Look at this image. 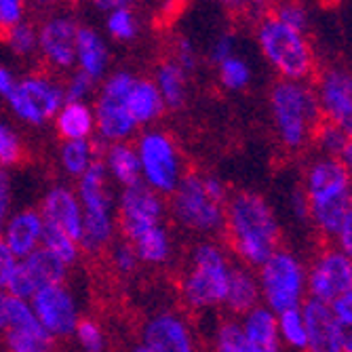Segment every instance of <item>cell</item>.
Listing matches in <instances>:
<instances>
[{"instance_id":"1f68e13d","label":"cell","mask_w":352,"mask_h":352,"mask_svg":"<svg viewBox=\"0 0 352 352\" xmlns=\"http://www.w3.org/2000/svg\"><path fill=\"white\" fill-rule=\"evenodd\" d=\"M276 327L283 348H289L294 352H304L308 344V331L302 308H292L276 314Z\"/></svg>"},{"instance_id":"9c48e42d","label":"cell","mask_w":352,"mask_h":352,"mask_svg":"<svg viewBox=\"0 0 352 352\" xmlns=\"http://www.w3.org/2000/svg\"><path fill=\"white\" fill-rule=\"evenodd\" d=\"M260 283L262 306L280 314L292 308H302L308 300L306 262L292 249L280 247L255 270Z\"/></svg>"},{"instance_id":"52a82bcc","label":"cell","mask_w":352,"mask_h":352,"mask_svg":"<svg viewBox=\"0 0 352 352\" xmlns=\"http://www.w3.org/2000/svg\"><path fill=\"white\" fill-rule=\"evenodd\" d=\"M74 190L82 207L80 249L87 253H100L114 243L118 228L112 184L100 161L76 182Z\"/></svg>"},{"instance_id":"277c9868","label":"cell","mask_w":352,"mask_h":352,"mask_svg":"<svg viewBox=\"0 0 352 352\" xmlns=\"http://www.w3.org/2000/svg\"><path fill=\"white\" fill-rule=\"evenodd\" d=\"M228 249L215 239H201L190 247L179 276V296L190 310L207 312L223 306L232 272Z\"/></svg>"},{"instance_id":"8992f818","label":"cell","mask_w":352,"mask_h":352,"mask_svg":"<svg viewBox=\"0 0 352 352\" xmlns=\"http://www.w3.org/2000/svg\"><path fill=\"white\" fill-rule=\"evenodd\" d=\"M255 41L268 66L278 74V80L308 82L316 70V55L308 34L287 28L272 15L260 19Z\"/></svg>"},{"instance_id":"ac0fdd59","label":"cell","mask_w":352,"mask_h":352,"mask_svg":"<svg viewBox=\"0 0 352 352\" xmlns=\"http://www.w3.org/2000/svg\"><path fill=\"white\" fill-rule=\"evenodd\" d=\"M142 346L148 352H199L195 329L175 310H158L142 327Z\"/></svg>"},{"instance_id":"f6af8a7d","label":"cell","mask_w":352,"mask_h":352,"mask_svg":"<svg viewBox=\"0 0 352 352\" xmlns=\"http://www.w3.org/2000/svg\"><path fill=\"white\" fill-rule=\"evenodd\" d=\"M13 213V190H11V179L9 173L0 167V232H3L7 219Z\"/></svg>"},{"instance_id":"b9f144b4","label":"cell","mask_w":352,"mask_h":352,"mask_svg":"<svg viewBox=\"0 0 352 352\" xmlns=\"http://www.w3.org/2000/svg\"><path fill=\"white\" fill-rule=\"evenodd\" d=\"M110 264L118 274H133L140 266L138 253L135 249L126 243V241H118L110 245Z\"/></svg>"},{"instance_id":"7a4b0ae2","label":"cell","mask_w":352,"mask_h":352,"mask_svg":"<svg viewBox=\"0 0 352 352\" xmlns=\"http://www.w3.org/2000/svg\"><path fill=\"white\" fill-rule=\"evenodd\" d=\"M300 190L308 203V221L327 245H333L352 197V184L340 158L314 152L304 167Z\"/></svg>"},{"instance_id":"c3c4849f","label":"cell","mask_w":352,"mask_h":352,"mask_svg":"<svg viewBox=\"0 0 352 352\" xmlns=\"http://www.w3.org/2000/svg\"><path fill=\"white\" fill-rule=\"evenodd\" d=\"M340 251H344L348 258H352V197H350V205H348V211H346V217H344V223H342V230L333 243Z\"/></svg>"},{"instance_id":"e0dca14e","label":"cell","mask_w":352,"mask_h":352,"mask_svg":"<svg viewBox=\"0 0 352 352\" xmlns=\"http://www.w3.org/2000/svg\"><path fill=\"white\" fill-rule=\"evenodd\" d=\"M3 350L5 352H57V340H53L38 325L30 302L9 296V314H7V329L3 331Z\"/></svg>"},{"instance_id":"8d00e7d4","label":"cell","mask_w":352,"mask_h":352,"mask_svg":"<svg viewBox=\"0 0 352 352\" xmlns=\"http://www.w3.org/2000/svg\"><path fill=\"white\" fill-rule=\"evenodd\" d=\"M213 352H253L239 318H226L213 331Z\"/></svg>"},{"instance_id":"60d3db41","label":"cell","mask_w":352,"mask_h":352,"mask_svg":"<svg viewBox=\"0 0 352 352\" xmlns=\"http://www.w3.org/2000/svg\"><path fill=\"white\" fill-rule=\"evenodd\" d=\"M61 87H63V100L78 102V104H89V100L98 91V82H93L89 76L80 74L78 70H74Z\"/></svg>"},{"instance_id":"4dcf8cb0","label":"cell","mask_w":352,"mask_h":352,"mask_svg":"<svg viewBox=\"0 0 352 352\" xmlns=\"http://www.w3.org/2000/svg\"><path fill=\"white\" fill-rule=\"evenodd\" d=\"M104 28L106 34L116 43H133L142 32L140 15L126 3H116V7L106 13Z\"/></svg>"},{"instance_id":"ee69618b","label":"cell","mask_w":352,"mask_h":352,"mask_svg":"<svg viewBox=\"0 0 352 352\" xmlns=\"http://www.w3.org/2000/svg\"><path fill=\"white\" fill-rule=\"evenodd\" d=\"M171 59L177 63L182 70H186L190 74L199 66V53H197L195 43H192L190 38H186V36H182L173 47V57Z\"/></svg>"},{"instance_id":"6da1fadb","label":"cell","mask_w":352,"mask_h":352,"mask_svg":"<svg viewBox=\"0 0 352 352\" xmlns=\"http://www.w3.org/2000/svg\"><path fill=\"white\" fill-rule=\"evenodd\" d=\"M223 232L239 262L253 270H258L280 249V221L272 205L258 192L241 190L230 195L223 217Z\"/></svg>"},{"instance_id":"9f6ffc18","label":"cell","mask_w":352,"mask_h":352,"mask_svg":"<svg viewBox=\"0 0 352 352\" xmlns=\"http://www.w3.org/2000/svg\"><path fill=\"white\" fill-rule=\"evenodd\" d=\"M0 352H5V350H3V348H0Z\"/></svg>"},{"instance_id":"7bdbcfd3","label":"cell","mask_w":352,"mask_h":352,"mask_svg":"<svg viewBox=\"0 0 352 352\" xmlns=\"http://www.w3.org/2000/svg\"><path fill=\"white\" fill-rule=\"evenodd\" d=\"M25 21V5L21 0H0V32L17 28Z\"/></svg>"},{"instance_id":"816d5d0a","label":"cell","mask_w":352,"mask_h":352,"mask_svg":"<svg viewBox=\"0 0 352 352\" xmlns=\"http://www.w3.org/2000/svg\"><path fill=\"white\" fill-rule=\"evenodd\" d=\"M340 163H342V167H344V171H346V175H348V179L352 184V140L348 142V146L340 154Z\"/></svg>"},{"instance_id":"74e56055","label":"cell","mask_w":352,"mask_h":352,"mask_svg":"<svg viewBox=\"0 0 352 352\" xmlns=\"http://www.w3.org/2000/svg\"><path fill=\"white\" fill-rule=\"evenodd\" d=\"M5 38H7L9 51L19 59H30L38 53V30L34 23H30V21L19 23L17 28L7 32Z\"/></svg>"},{"instance_id":"2e32d148","label":"cell","mask_w":352,"mask_h":352,"mask_svg":"<svg viewBox=\"0 0 352 352\" xmlns=\"http://www.w3.org/2000/svg\"><path fill=\"white\" fill-rule=\"evenodd\" d=\"M68 272L70 270L63 264H59L53 255H49L45 249H38L32 255H28V258L17 260V266L9 278L5 294L17 300L30 302L43 287L66 283Z\"/></svg>"},{"instance_id":"5bb4252c","label":"cell","mask_w":352,"mask_h":352,"mask_svg":"<svg viewBox=\"0 0 352 352\" xmlns=\"http://www.w3.org/2000/svg\"><path fill=\"white\" fill-rule=\"evenodd\" d=\"M32 312H34L38 325L53 338L66 340L72 338L78 321H80V304L74 289L68 283H57L43 287L30 300Z\"/></svg>"},{"instance_id":"603a6c76","label":"cell","mask_w":352,"mask_h":352,"mask_svg":"<svg viewBox=\"0 0 352 352\" xmlns=\"http://www.w3.org/2000/svg\"><path fill=\"white\" fill-rule=\"evenodd\" d=\"M110 47L100 30L80 25L76 38V63L74 68L89 76L93 82H102L110 74Z\"/></svg>"},{"instance_id":"d4e9b609","label":"cell","mask_w":352,"mask_h":352,"mask_svg":"<svg viewBox=\"0 0 352 352\" xmlns=\"http://www.w3.org/2000/svg\"><path fill=\"white\" fill-rule=\"evenodd\" d=\"M262 304V294H260V283L258 274L253 268L234 264L230 272V280L226 287V298H223V306L228 312L243 316L249 310L258 308Z\"/></svg>"},{"instance_id":"f907efd6","label":"cell","mask_w":352,"mask_h":352,"mask_svg":"<svg viewBox=\"0 0 352 352\" xmlns=\"http://www.w3.org/2000/svg\"><path fill=\"white\" fill-rule=\"evenodd\" d=\"M292 213L298 219H308V203H306V197H304L302 190L294 192V197H292Z\"/></svg>"},{"instance_id":"7dc6e473","label":"cell","mask_w":352,"mask_h":352,"mask_svg":"<svg viewBox=\"0 0 352 352\" xmlns=\"http://www.w3.org/2000/svg\"><path fill=\"white\" fill-rule=\"evenodd\" d=\"M15 266H17V258L9 251V247L3 243V239H0V292L7 289Z\"/></svg>"},{"instance_id":"836d02e7","label":"cell","mask_w":352,"mask_h":352,"mask_svg":"<svg viewBox=\"0 0 352 352\" xmlns=\"http://www.w3.org/2000/svg\"><path fill=\"white\" fill-rule=\"evenodd\" d=\"M251 78H253V72H251L249 61L239 53L228 57L226 61H221L217 66V80L226 91H232V93L245 91L251 85Z\"/></svg>"},{"instance_id":"db71d44e","label":"cell","mask_w":352,"mask_h":352,"mask_svg":"<svg viewBox=\"0 0 352 352\" xmlns=\"http://www.w3.org/2000/svg\"><path fill=\"white\" fill-rule=\"evenodd\" d=\"M131 352H148V350H146V348H144V346L140 344V346H135V348H133Z\"/></svg>"},{"instance_id":"e575fe53","label":"cell","mask_w":352,"mask_h":352,"mask_svg":"<svg viewBox=\"0 0 352 352\" xmlns=\"http://www.w3.org/2000/svg\"><path fill=\"white\" fill-rule=\"evenodd\" d=\"M23 154L25 146L19 129L9 120H0V167L5 171L17 167L23 161Z\"/></svg>"},{"instance_id":"7c38bea8","label":"cell","mask_w":352,"mask_h":352,"mask_svg":"<svg viewBox=\"0 0 352 352\" xmlns=\"http://www.w3.org/2000/svg\"><path fill=\"white\" fill-rule=\"evenodd\" d=\"M167 205L161 195H156L144 184L126 188L116 201V223L126 243L165 228Z\"/></svg>"},{"instance_id":"f1b7e54d","label":"cell","mask_w":352,"mask_h":352,"mask_svg":"<svg viewBox=\"0 0 352 352\" xmlns=\"http://www.w3.org/2000/svg\"><path fill=\"white\" fill-rule=\"evenodd\" d=\"M152 82L161 95L165 110H182L188 102V72L173 59H165L156 66Z\"/></svg>"},{"instance_id":"f5cc1de1","label":"cell","mask_w":352,"mask_h":352,"mask_svg":"<svg viewBox=\"0 0 352 352\" xmlns=\"http://www.w3.org/2000/svg\"><path fill=\"white\" fill-rule=\"evenodd\" d=\"M7 314H9V296L0 292V333L7 329Z\"/></svg>"},{"instance_id":"d6a6232c","label":"cell","mask_w":352,"mask_h":352,"mask_svg":"<svg viewBox=\"0 0 352 352\" xmlns=\"http://www.w3.org/2000/svg\"><path fill=\"white\" fill-rule=\"evenodd\" d=\"M49 255H53V258L63 264L68 270L72 266H76V262L80 260V243L68 234H63L59 230H53V228H47L45 230V239H43V247Z\"/></svg>"},{"instance_id":"f35d334b","label":"cell","mask_w":352,"mask_h":352,"mask_svg":"<svg viewBox=\"0 0 352 352\" xmlns=\"http://www.w3.org/2000/svg\"><path fill=\"white\" fill-rule=\"evenodd\" d=\"M72 338L80 352H106L108 350L106 331L95 318H80Z\"/></svg>"},{"instance_id":"4316f807","label":"cell","mask_w":352,"mask_h":352,"mask_svg":"<svg viewBox=\"0 0 352 352\" xmlns=\"http://www.w3.org/2000/svg\"><path fill=\"white\" fill-rule=\"evenodd\" d=\"M126 110H129L138 129H150V126L163 116L165 104L158 95L152 78L135 76L129 95H126Z\"/></svg>"},{"instance_id":"ffe728a7","label":"cell","mask_w":352,"mask_h":352,"mask_svg":"<svg viewBox=\"0 0 352 352\" xmlns=\"http://www.w3.org/2000/svg\"><path fill=\"white\" fill-rule=\"evenodd\" d=\"M45 226L59 230L76 241L82 232V207L76 197V190L66 184H53L41 199L38 207Z\"/></svg>"},{"instance_id":"4fadbf2b","label":"cell","mask_w":352,"mask_h":352,"mask_svg":"<svg viewBox=\"0 0 352 352\" xmlns=\"http://www.w3.org/2000/svg\"><path fill=\"white\" fill-rule=\"evenodd\" d=\"M352 289V258L336 245L321 247L306 264L308 300L331 306L340 296Z\"/></svg>"},{"instance_id":"7402d4cb","label":"cell","mask_w":352,"mask_h":352,"mask_svg":"<svg viewBox=\"0 0 352 352\" xmlns=\"http://www.w3.org/2000/svg\"><path fill=\"white\" fill-rule=\"evenodd\" d=\"M302 314L308 331V344L304 352H344L342 331L331 312V306L306 300L302 304Z\"/></svg>"},{"instance_id":"11a10c76","label":"cell","mask_w":352,"mask_h":352,"mask_svg":"<svg viewBox=\"0 0 352 352\" xmlns=\"http://www.w3.org/2000/svg\"><path fill=\"white\" fill-rule=\"evenodd\" d=\"M346 133H348V138L352 140V122H350V124L346 126Z\"/></svg>"},{"instance_id":"30bf717a","label":"cell","mask_w":352,"mask_h":352,"mask_svg":"<svg viewBox=\"0 0 352 352\" xmlns=\"http://www.w3.org/2000/svg\"><path fill=\"white\" fill-rule=\"evenodd\" d=\"M135 76L138 74L131 70H114L102 80L98 89V98H95L93 106L95 133L108 146L129 142L140 131L129 110H126V95H129Z\"/></svg>"},{"instance_id":"bcb514c9","label":"cell","mask_w":352,"mask_h":352,"mask_svg":"<svg viewBox=\"0 0 352 352\" xmlns=\"http://www.w3.org/2000/svg\"><path fill=\"white\" fill-rule=\"evenodd\" d=\"M234 47H236V38L232 34H219L213 41V45L209 47V59L215 63V66H219L221 61H226L228 57L236 55Z\"/></svg>"},{"instance_id":"3957f363","label":"cell","mask_w":352,"mask_h":352,"mask_svg":"<svg viewBox=\"0 0 352 352\" xmlns=\"http://www.w3.org/2000/svg\"><path fill=\"white\" fill-rule=\"evenodd\" d=\"M230 199L228 186L211 173H186L173 190L169 209L179 228L211 239L223 230V217Z\"/></svg>"},{"instance_id":"cb8c5ba5","label":"cell","mask_w":352,"mask_h":352,"mask_svg":"<svg viewBox=\"0 0 352 352\" xmlns=\"http://www.w3.org/2000/svg\"><path fill=\"white\" fill-rule=\"evenodd\" d=\"M241 329L253 352H283V344L278 338L276 314L266 306H258L239 318Z\"/></svg>"},{"instance_id":"ba28073f","label":"cell","mask_w":352,"mask_h":352,"mask_svg":"<svg viewBox=\"0 0 352 352\" xmlns=\"http://www.w3.org/2000/svg\"><path fill=\"white\" fill-rule=\"evenodd\" d=\"M140 177L146 188L161 197H171L186 177V163L175 138L158 126L144 129L135 140Z\"/></svg>"},{"instance_id":"44dd1931","label":"cell","mask_w":352,"mask_h":352,"mask_svg":"<svg viewBox=\"0 0 352 352\" xmlns=\"http://www.w3.org/2000/svg\"><path fill=\"white\" fill-rule=\"evenodd\" d=\"M45 230L47 226L41 211L36 207H23L13 209L3 232H0V239L17 260H23L43 247Z\"/></svg>"},{"instance_id":"83f0119b","label":"cell","mask_w":352,"mask_h":352,"mask_svg":"<svg viewBox=\"0 0 352 352\" xmlns=\"http://www.w3.org/2000/svg\"><path fill=\"white\" fill-rule=\"evenodd\" d=\"M55 131L61 142H85L95 133V114L91 104L63 102L53 118Z\"/></svg>"},{"instance_id":"681fc988","label":"cell","mask_w":352,"mask_h":352,"mask_svg":"<svg viewBox=\"0 0 352 352\" xmlns=\"http://www.w3.org/2000/svg\"><path fill=\"white\" fill-rule=\"evenodd\" d=\"M15 85H17L15 72L9 66H5V63H0V98L7 100L11 91L15 89Z\"/></svg>"},{"instance_id":"d6986e66","label":"cell","mask_w":352,"mask_h":352,"mask_svg":"<svg viewBox=\"0 0 352 352\" xmlns=\"http://www.w3.org/2000/svg\"><path fill=\"white\" fill-rule=\"evenodd\" d=\"M323 120L346 126L352 122V72L342 66H327L312 85Z\"/></svg>"},{"instance_id":"5b68a950","label":"cell","mask_w":352,"mask_h":352,"mask_svg":"<svg viewBox=\"0 0 352 352\" xmlns=\"http://www.w3.org/2000/svg\"><path fill=\"white\" fill-rule=\"evenodd\" d=\"M268 110L276 140L285 150L302 152L312 146L323 116L310 82L276 80L268 93Z\"/></svg>"},{"instance_id":"9a60e30c","label":"cell","mask_w":352,"mask_h":352,"mask_svg":"<svg viewBox=\"0 0 352 352\" xmlns=\"http://www.w3.org/2000/svg\"><path fill=\"white\" fill-rule=\"evenodd\" d=\"M38 55L55 72H70L76 63V38L80 23L70 13H53L41 21Z\"/></svg>"},{"instance_id":"f546056e","label":"cell","mask_w":352,"mask_h":352,"mask_svg":"<svg viewBox=\"0 0 352 352\" xmlns=\"http://www.w3.org/2000/svg\"><path fill=\"white\" fill-rule=\"evenodd\" d=\"M100 158L95 154V146L91 140L85 142H61L57 152L59 169L72 179H80Z\"/></svg>"},{"instance_id":"ab89813d","label":"cell","mask_w":352,"mask_h":352,"mask_svg":"<svg viewBox=\"0 0 352 352\" xmlns=\"http://www.w3.org/2000/svg\"><path fill=\"white\" fill-rule=\"evenodd\" d=\"M270 15L274 19H278L280 23H285L287 28L302 32V34H308V28H310V11H308V7H304L300 3H280V5H276L272 9Z\"/></svg>"},{"instance_id":"8fae6325","label":"cell","mask_w":352,"mask_h":352,"mask_svg":"<svg viewBox=\"0 0 352 352\" xmlns=\"http://www.w3.org/2000/svg\"><path fill=\"white\" fill-rule=\"evenodd\" d=\"M11 114L28 126H45L53 122L63 106L61 82L45 72H30L17 78L15 89L5 100Z\"/></svg>"},{"instance_id":"d590c367","label":"cell","mask_w":352,"mask_h":352,"mask_svg":"<svg viewBox=\"0 0 352 352\" xmlns=\"http://www.w3.org/2000/svg\"><path fill=\"white\" fill-rule=\"evenodd\" d=\"M348 142H350V138H348L344 126L323 120L321 124H318L316 133H314L312 146L316 148V154L340 158V154L344 152V148L348 146Z\"/></svg>"},{"instance_id":"484cf974","label":"cell","mask_w":352,"mask_h":352,"mask_svg":"<svg viewBox=\"0 0 352 352\" xmlns=\"http://www.w3.org/2000/svg\"><path fill=\"white\" fill-rule=\"evenodd\" d=\"M100 163H102L110 184L120 186V190H126V188H133V186L142 184L138 154H135V146L131 142H120V144L106 146Z\"/></svg>"}]
</instances>
